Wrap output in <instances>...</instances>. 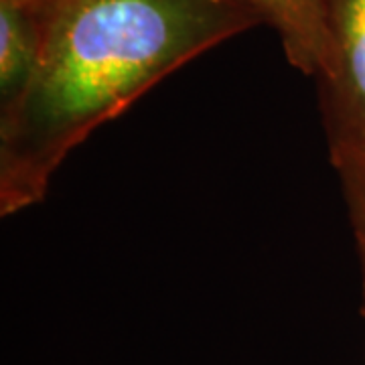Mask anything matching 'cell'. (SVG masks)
<instances>
[{
  "label": "cell",
  "instance_id": "1",
  "mask_svg": "<svg viewBox=\"0 0 365 365\" xmlns=\"http://www.w3.org/2000/svg\"><path fill=\"white\" fill-rule=\"evenodd\" d=\"M246 0H59L35 78L0 112V213L41 203L67 155L144 91L262 25Z\"/></svg>",
  "mask_w": 365,
  "mask_h": 365
},
{
  "label": "cell",
  "instance_id": "2",
  "mask_svg": "<svg viewBox=\"0 0 365 365\" xmlns=\"http://www.w3.org/2000/svg\"><path fill=\"white\" fill-rule=\"evenodd\" d=\"M331 163L365 148V0H327V55L317 76Z\"/></svg>",
  "mask_w": 365,
  "mask_h": 365
},
{
  "label": "cell",
  "instance_id": "3",
  "mask_svg": "<svg viewBox=\"0 0 365 365\" xmlns=\"http://www.w3.org/2000/svg\"><path fill=\"white\" fill-rule=\"evenodd\" d=\"M276 31L288 63L317 78L327 55V0H246Z\"/></svg>",
  "mask_w": 365,
  "mask_h": 365
},
{
  "label": "cell",
  "instance_id": "4",
  "mask_svg": "<svg viewBox=\"0 0 365 365\" xmlns=\"http://www.w3.org/2000/svg\"><path fill=\"white\" fill-rule=\"evenodd\" d=\"M43 39V16L0 2V112L16 104L35 78Z\"/></svg>",
  "mask_w": 365,
  "mask_h": 365
},
{
  "label": "cell",
  "instance_id": "5",
  "mask_svg": "<svg viewBox=\"0 0 365 365\" xmlns=\"http://www.w3.org/2000/svg\"><path fill=\"white\" fill-rule=\"evenodd\" d=\"M339 173L343 195L347 201L353 232L359 242V250L365 252V148L351 157L333 165Z\"/></svg>",
  "mask_w": 365,
  "mask_h": 365
},
{
  "label": "cell",
  "instance_id": "6",
  "mask_svg": "<svg viewBox=\"0 0 365 365\" xmlns=\"http://www.w3.org/2000/svg\"><path fill=\"white\" fill-rule=\"evenodd\" d=\"M0 2H9V4H14V6H21V9H26V11L39 14V16L45 19L59 0H0Z\"/></svg>",
  "mask_w": 365,
  "mask_h": 365
},
{
  "label": "cell",
  "instance_id": "7",
  "mask_svg": "<svg viewBox=\"0 0 365 365\" xmlns=\"http://www.w3.org/2000/svg\"><path fill=\"white\" fill-rule=\"evenodd\" d=\"M361 260H364V297H365V252H361Z\"/></svg>",
  "mask_w": 365,
  "mask_h": 365
}]
</instances>
